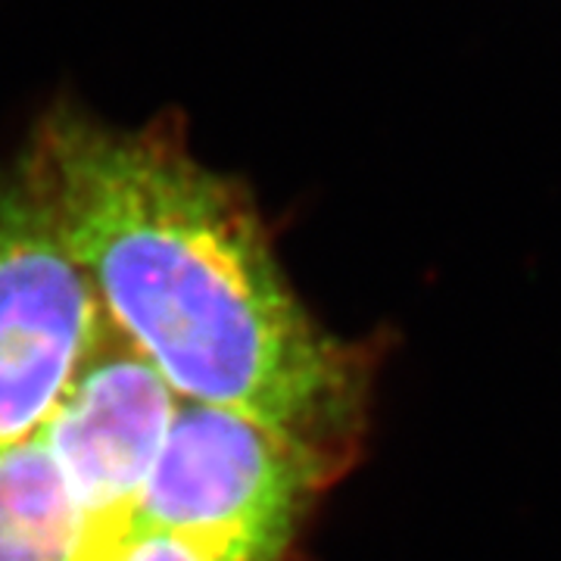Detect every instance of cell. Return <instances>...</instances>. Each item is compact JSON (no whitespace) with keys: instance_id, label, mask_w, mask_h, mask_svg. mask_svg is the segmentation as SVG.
<instances>
[{"instance_id":"cell-2","label":"cell","mask_w":561,"mask_h":561,"mask_svg":"<svg viewBox=\"0 0 561 561\" xmlns=\"http://www.w3.org/2000/svg\"><path fill=\"white\" fill-rule=\"evenodd\" d=\"M101 319V297L20 147L0 165V453L60 409Z\"/></svg>"},{"instance_id":"cell-1","label":"cell","mask_w":561,"mask_h":561,"mask_svg":"<svg viewBox=\"0 0 561 561\" xmlns=\"http://www.w3.org/2000/svg\"><path fill=\"white\" fill-rule=\"evenodd\" d=\"M22 150L103 312L162 381L356 465L381 341L321 328L253 194L179 119L116 125L57 103Z\"/></svg>"}]
</instances>
